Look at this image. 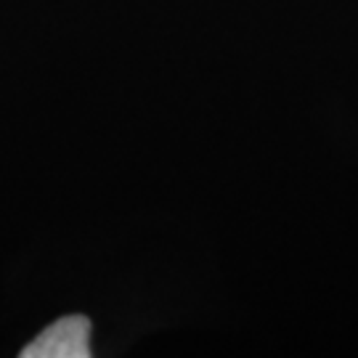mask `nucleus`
I'll list each match as a JSON object with an SVG mask.
<instances>
[{
  "label": "nucleus",
  "instance_id": "nucleus-1",
  "mask_svg": "<svg viewBox=\"0 0 358 358\" xmlns=\"http://www.w3.org/2000/svg\"><path fill=\"white\" fill-rule=\"evenodd\" d=\"M90 321L85 316H64L45 327L22 350V358H88Z\"/></svg>",
  "mask_w": 358,
  "mask_h": 358
}]
</instances>
